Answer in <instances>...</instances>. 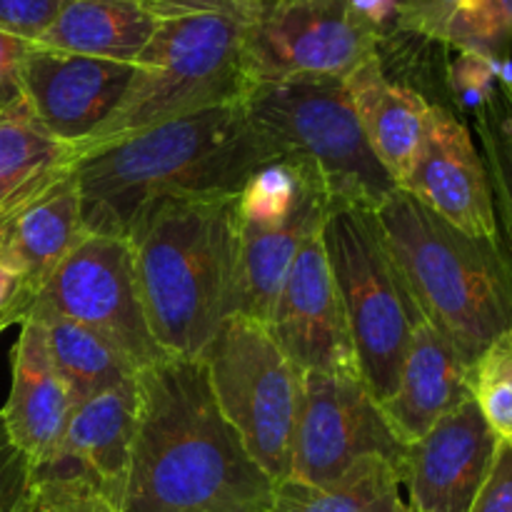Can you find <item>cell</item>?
<instances>
[{
  "label": "cell",
  "mask_w": 512,
  "mask_h": 512,
  "mask_svg": "<svg viewBox=\"0 0 512 512\" xmlns=\"http://www.w3.org/2000/svg\"><path fill=\"white\" fill-rule=\"evenodd\" d=\"M275 483L225 420L200 358L138 370L120 512H270Z\"/></svg>",
  "instance_id": "1"
},
{
  "label": "cell",
  "mask_w": 512,
  "mask_h": 512,
  "mask_svg": "<svg viewBox=\"0 0 512 512\" xmlns=\"http://www.w3.org/2000/svg\"><path fill=\"white\" fill-rule=\"evenodd\" d=\"M278 163L240 103L83 150L73 163L85 233L125 238L145 208L180 195H240L265 165Z\"/></svg>",
  "instance_id": "2"
},
{
  "label": "cell",
  "mask_w": 512,
  "mask_h": 512,
  "mask_svg": "<svg viewBox=\"0 0 512 512\" xmlns=\"http://www.w3.org/2000/svg\"><path fill=\"white\" fill-rule=\"evenodd\" d=\"M238 195H180L145 208L125 240L155 343L200 358L233 315Z\"/></svg>",
  "instance_id": "3"
},
{
  "label": "cell",
  "mask_w": 512,
  "mask_h": 512,
  "mask_svg": "<svg viewBox=\"0 0 512 512\" xmlns=\"http://www.w3.org/2000/svg\"><path fill=\"white\" fill-rule=\"evenodd\" d=\"M375 220L423 318L468 365L512 333V258L503 240L460 233L403 188L375 210Z\"/></svg>",
  "instance_id": "4"
},
{
  "label": "cell",
  "mask_w": 512,
  "mask_h": 512,
  "mask_svg": "<svg viewBox=\"0 0 512 512\" xmlns=\"http://www.w3.org/2000/svg\"><path fill=\"white\" fill-rule=\"evenodd\" d=\"M243 105L278 163L318 185L330 208L378 210L398 190L365 140L345 78L255 83Z\"/></svg>",
  "instance_id": "5"
},
{
  "label": "cell",
  "mask_w": 512,
  "mask_h": 512,
  "mask_svg": "<svg viewBox=\"0 0 512 512\" xmlns=\"http://www.w3.org/2000/svg\"><path fill=\"white\" fill-rule=\"evenodd\" d=\"M250 88L243 20L220 13L160 18L135 58L123 100L83 150L198 110L240 103Z\"/></svg>",
  "instance_id": "6"
},
{
  "label": "cell",
  "mask_w": 512,
  "mask_h": 512,
  "mask_svg": "<svg viewBox=\"0 0 512 512\" xmlns=\"http://www.w3.org/2000/svg\"><path fill=\"white\" fill-rule=\"evenodd\" d=\"M323 245L343 300L360 380L380 405L395 390L410 340L425 318L385 245L375 210L330 208Z\"/></svg>",
  "instance_id": "7"
},
{
  "label": "cell",
  "mask_w": 512,
  "mask_h": 512,
  "mask_svg": "<svg viewBox=\"0 0 512 512\" xmlns=\"http://www.w3.org/2000/svg\"><path fill=\"white\" fill-rule=\"evenodd\" d=\"M210 388L250 458L275 485L290 478L305 373L258 320L230 315L203 355Z\"/></svg>",
  "instance_id": "8"
},
{
  "label": "cell",
  "mask_w": 512,
  "mask_h": 512,
  "mask_svg": "<svg viewBox=\"0 0 512 512\" xmlns=\"http://www.w3.org/2000/svg\"><path fill=\"white\" fill-rule=\"evenodd\" d=\"M385 28L365 0H260L245 23L255 83L288 78H348L380 55Z\"/></svg>",
  "instance_id": "9"
},
{
  "label": "cell",
  "mask_w": 512,
  "mask_h": 512,
  "mask_svg": "<svg viewBox=\"0 0 512 512\" xmlns=\"http://www.w3.org/2000/svg\"><path fill=\"white\" fill-rule=\"evenodd\" d=\"M70 320L118 345L135 368L168 358L145 318L130 243L120 235L85 233L45 280L25 320Z\"/></svg>",
  "instance_id": "10"
},
{
  "label": "cell",
  "mask_w": 512,
  "mask_h": 512,
  "mask_svg": "<svg viewBox=\"0 0 512 512\" xmlns=\"http://www.w3.org/2000/svg\"><path fill=\"white\" fill-rule=\"evenodd\" d=\"M408 448L385 423L360 375L305 373L288 480L328 485L368 458H383L403 473Z\"/></svg>",
  "instance_id": "11"
},
{
  "label": "cell",
  "mask_w": 512,
  "mask_h": 512,
  "mask_svg": "<svg viewBox=\"0 0 512 512\" xmlns=\"http://www.w3.org/2000/svg\"><path fill=\"white\" fill-rule=\"evenodd\" d=\"M265 328L303 373L360 375L323 228L295 258Z\"/></svg>",
  "instance_id": "12"
},
{
  "label": "cell",
  "mask_w": 512,
  "mask_h": 512,
  "mask_svg": "<svg viewBox=\"0 0 512 512\" xmlns=\"http://www.w3.org/2000/svg\"><path fill=\"white\" fill-rule=\"evenodd\" d=\"M133 78V63L30 48L23 65V100L33 118L80 153L115 113Z\"/></svg>",
  "instance_id": "13"
},
{
  "label": "cell",
  "mask_w": 512,
  "mask_h": 512,
  "mask_svg": "<svg viewBox=\"0 0 512 512\" xmlns=\"http://www.w3.org/2000/svg\"><path fill=\"white\" fill-rule=\"evenodd\" d=\"M400 188L420 205L478 240H498L493 185L483 153L468 125L445 105L433 103L423 145Z\"/></svg>",
  "instance_id": "14"
},
{
  "label": "cell",
  "mask_w": 512,
  "mask_h": 512,
  "mask_svg": "<svg viewBox=\"0 0 512 512\" xmlns=\"http://www.w3.org/2000/svg\"><path fill=\"white\" fill-rule=\"evenodd\" d=\"M498 438L473 398L440 418L408 448L403 488L410 512H470L493 468Z\"/></svg>",
  "instance_id": "15"
},
{
  "label": "cell",
  "mask_w": 512,
  "mask_h": 512,
  "mask_svg": "<svg viewBox=\"0 0 512 512\" xmlns=\"http://www.w3.org/2000/svg\"><path fill=\"white\" fill-rule=\"evenodd\" d=\"M330 203L310 188L295 208L273 218H253L238 210V268H235L233 315L268 323L280 288L303 245L323 228Z\"/></svg>",
  "instance_id": "16"
},
{
  "label": "cell",
  "mask_w": 512,
  "mask_h": 512,
  "mask_svg": "<svg viewBox=\"0 0 512 512\" xmlns=\"http://www.w3.org/2000/svg\"><path fill=\"white\" fill-rule=\"evenodd\" d=\"M73 408V398L50 358L43 323L23 320L13 348V383L0 420L10 443L33 468L58 458Z\"/></svg>",
  "instance_id": "17"
},
{
  "label": "cell",
  "mask_w": 512,
  "mask_h": 512,
  "mask_svg": "<svg viewBox=\"0 0 512 512\" xmlns=\"http://www.w3.org/2000/svg\"><path fill=\"white\" fill-rule=\"evenodd\" d=\"M468 370V360L428 320L415 328L395 390L380 403L385 423L405 448L470 398Z\"/></svg>",
  "instance_id": "18"
},
{
  "label": "cell",
  "mask_w": 512,
  "mask_h": 512,
  "mask_svg": "<svg viewBox=\"0 0 512 512\" xmlns=\"http://www.w3.org/2000/svg\"><path fill=\"white\" fill-rule=\"evenodd\" d=\"M345 88L370 150L400 188L420 153L433 103L413 85L390 78L380 55L355 68Z\"/></svg>",
  "instance_id": "19"
},
{
  "label": "cell",
  "mask_w": 512,
  "mask_h": 512,
  "mask_svg": "<svg viewBox=\"0 0 512 512\" xmlns=\"http://www.w3.org/2000/svg\"><path fill=\"white\" fill-rule=\"evenodd\" d=\"M138 415V375L73 408L55 460L75 465L120 508Z\"/></svg>",
  "instance_id": "20"
},
{
  "label": "cell",
  "mask_w": 512,
  "mask_h": 512,
  "mask_svg": "<svg viewBox=\"0 0 512 512\" xmlns=\"http://www.w3.org/2000/svg\"><path fill=\"white\" fill-rule=\"evenodd\" d=\"M83 235V205L73 170L48 193L33 200L0 233V258L23 278L28 310L45 280L68 258Z\"/></svg>",
  "instance_id": "21"
},
{
  "label": "cell",
  "mask_w": 512,
  "mask_h": 512,
  "mask_svg": "<svg viewBox=\"0 0 512 512\" xmlns=\"http://www.w3.org/2000/svg\"><path fill=\"white\" fill-rule=\"evenodd\" d=\"M78 150L55 140L25 100L0 108V233L73 170Z\"/></svg>",
  "instance_id": "22"
},
{
  "label": "cell",
  "mask_w": 512,
  "mask_h": 512,
  "mask_svg": "<svg viewBox=\"0 0 512 512\" xmlns=\"http://www.w3.org/2000/svg\"><path fill=\"white\" fill-rule=\"evenodd\" d=\"M160 18L140 0H63L35 45L88 58L135 63Z\"/></svg>",
  "instance_id": "23"
},
{
  "label": "cell",
  "mask_w": 512,
  "mask_h": 512,
  "mask_svg": "<svg viewBox=\"0 0 512 512\" xmlns=\"http://www.w3.org/2000/svg\"><path fill=\"white\" fill-rule=\"evenodd\" d=\"M393 25L460 55L500 65L512 48V0H445L393 15Z\"/></svg>",
  "instance_id": "24"
},
{
  "label": "cell",
  "mask_w": 512,
  "mask_h": 512,
  "mask_svg": "<svg viewBox=\"0 0 512 512\" xmlns=\"http://www.w3.org/2000/svg\"><path fill=\"white\" fill-rule=\"evenodd\" d=\"M270 512H408L403 473L383 458H368L328 485L283 480Z\"/></svg>",
  "instance_id": "25"
},
{
  "label": "cell",
  "mask_w": 512,
  "mask_h": 512,
  "mask_svg": "<svg viewBox=\"0 0 512 512\" xmlns=\"http://www.w3.org/2000/svg\"><path fill=\"white\" fill-rule=\"evenodd\" d=\"M40 323L45 328L55 370L75 405L138 375L133 360L95 330L60 318L40 320Z\"/></svg>",
  "instance_id": "26"
},
{
  "label": "cell",
  "mask_w": 512,
  "mask_h": 512,
  "mask_svg": "<svg viewBox=\"0 0 512 512\" xmlns=\"http://www.w3.org/2000/svg\"><path fill=\"white\" fill-rule=\"evenodd\" d=\"M475 133L493 185L500 240L512 258V120L498 85L493 95L475 108Z\"/></svg>",
  "instance_id": "27"
},
{
  "label": "cell",
  "mask_w": 512,
  "mask_h": 512,
  "mask_svg": "<svg viewBox=\"0 0 512 512\" xmlns=\"http://www.w3.org/2000/svg\"><path fill=\"white\" fill-rule=\"evenodd\" d=\"M468 393L498 443L512 445V333L495 338L470 365Z\"/></svg>",
  "instance_id": "28"
},
{
  "label": "cell",
  "mask_w": 512,
  "mask_h": 512,
  "mask_svg": "<svg viewBox=\"0 0 512 512\" xmlns=\"http://www.w3.org/2000/svg\"><path fill=\"white\" fill-rule=\"evenodd\" d=\"M25 512H120L93 478L65 460L35 468Z\"/></svg>",
  "instance_id": "29"
},
{
  "label": "cell",
  "mask_w": 512,
  "mask_h": 512,
  "mask_svg": "<svg viewBox=\"0 0 512 512\" xmlns=\"http://www.w3.org/2000/svg\"><path fill=\"white\" fill-rule=\"evenodd\" d=\"M35 468L30 460L10 443L0 420V512H25L33 493Z\"/></svg>",
  "instance_id": "30"
},
{
  "label": "cell",
  "mask_w": 512,
  "mask_h": 512,
  "mask_svg": "<svg viewBox=\"0 0 512 512\" xmlns=\"http://www.w3.org/2000/svg\"><path fill=\"white\" fill-rule=\"evenodd\" d=\"M63 0H0V30L38 43L50 28Z\"/></svg>",
  "instance_id": "31"
},
{
  "label": "cell",
  "mask_w": 512,
  "mask_h": 512,
  "mask_svg": "<svg viewBox=\"0 0 512 512\" xmlns=\"http://www.w3.org/2000/svg\"><path fill=\"white\" fill-rule=\"evenodd\" d=\"M470 512H512V445L498 443L493 468Z\"/></svg>",
  "instance_id": "32"
},
{
  "label": "cell",
  "mask_w": 512,
  "mask_h": 512,
  "mask_svg": "<svg viewBox=\"0 0 512 512\" xmlns=\"http://www.w3.org/2000/svg\"><path fill=\"white\" fill-rule=\"evenodd\" d=\"M33 43L0 30V108L23 98V65Z\"/></svg>",
  "instance_id": "33"
},
{
  "label": "cell",
  "mask_w": 512,
  "mask_h": 512,
  "mask_svg": "<svg viewBox=\"0 0 512 512\" xmlns=\"http://www.w3.org/2000/svg\"><path fill=\"white\" fill-rule=\"evenodd\" d=\"M158 18H175L190 13H220L250 23L260 0H140Z\"/></svg>",
  "instance_id": "34"
},
{
  "label": "cell",
  "mask_w": 512,
  "mask_h": 512,
  "mask_svg": "<svg viewBox=\"0 0 512 512\" xmlns=\"http://www.w3.org/2000/svg\"><path fill=\"white\" fill-rule=\"evenodd\" d=\"M435 3H445V0H390V5H393V15L408 13V10H418V8H425V5H435Z\"/></svg>",
  "instance_id": "35"
},
{
  "label": "cell",
  "mask_w": 512,
  "mask_h": 512,
  "mask_svg": "<svg viewBox=\"0 0 512 512\" xmlns=\"http://www.w3.org/2000/svg\"><path fill=\"white\" fill-rule=\"evenodd\" d=\"M498 90H500V95H503L505 108H508L510 120H512V80L510 78H500L498 80Z\"/></svg>",
  "instance_id": "36"
},
{
  "label": "cell",
  "mask_w": 512,
  "mask_h": 512,
  "mask_svg": "<svg viewBox=\"0 0 512 512\" xmlns=\"http://www.w3.org/2000/svg\"><path fill=\"white\" fill-rule=\"evenodd\" d=\"M408 512H410V510H408Z\"/></svg>",
  "instance_id": "37"
}]
</instances>
